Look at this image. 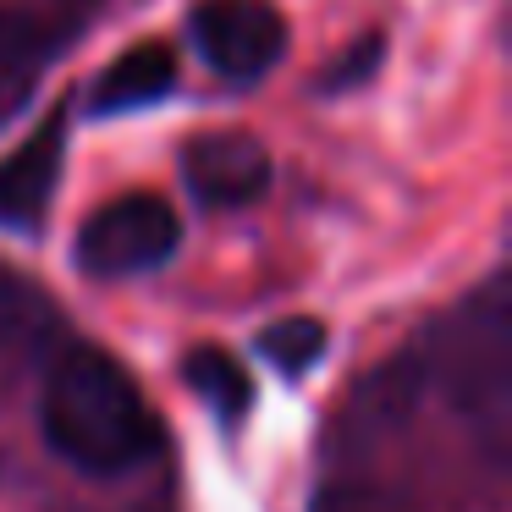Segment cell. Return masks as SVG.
<instances>
[{
  "label": "cell",
  "mask_w": 512,
  "mask_h": 512,
  "mask_svg": "<svg viewBox=\"0 0 512 512\" xmlns=\"http://www.w3.org/2000/svg\"><path fill=\"white\" fill-rule=\"evenodd\" d=\"M45 435L83 474H127L160 446L138 380L105 347H67L45 380Z\"/></svg>",
  "instance_id": "6da1fadb"
},
{
  "label": "cell",
  "mask_w": 512,
  "mask_h": 512,
  "mask_svg": "<svg viewBox=\"0 0 512 512\" xmlns=\"http://www.w3.org/2000/svg\"><path fill=\"white\" fill-rule=\"evenodd\" d=\"M177 210L160 193H122L100 204L78 232V270L94 281H122L166 265L177 254Z\"/></svg>",
  "instance_id": "7a4b0ae2"
},
{
  "label": "cell",
  "mask_w": 512,
  "mask_h": 512,
  "mask_svg": "<svg viewBox=\"0 0 512 512\" xmlns=\"http://www.w3.org/2000/svg\"><path fill=\"white\" fill-rule=\"evenodd\" d=\"M193 45L221 78L254 83L287 50V23L270 0H204L193 12Z\"/></svg>",
  "instance_id": "3957f363"
},
{
  "label": "cell",
  "mask_w": 512,
  "mask_h": 512,
  "mask_svg": "<svg viewBox=\"0 0 512 512\" xmlns=\"http://www.w3.org/2000/svg\"><path fill=\"white\" fill-rule=\"evenodd\" d=\"M182 177L199 204L237 210L270 188V155L254 133H204L182 149Z\"/></svg>",
  "instance_id": "277c9868"
},
{
  "label": "cell",
  "mask_w": 512,
  "mask_h": 512,
  "mask_svg": "<svg viewBox=\"0 0 512 512\" xmlns=\"http://www.w3.org/2000/svg\"><path fill=\"white\" fill-rule=\"evenodd\" d=\"M61 155H67V111L45 116V127L28 133V144H17L0 160V226L34 232L45 221L61 182Z\"/></svg>",
  "instance_id": "5b68a950"
},
{
  "label": "cell",
  "mask_w": 512,
  "mask_h": 512,
  "mask_svg": "<svg viewBox=\"0 0 512 512\" xmlns=\"http://www.w3.org/2000/svg\"><path fill=\"white\" fill-rule=\"evenodd\" d=\"M177 83V56L166 45H133L116 67H105L100 89H94V111H138V105H155L171 94Z\"/></svg>",
  "instance_id": "8992f818"
},
{
  "label": "cell",
  "mask_w": 512,
  "mask_h": 512,
  "mask_svg": "<svg viewBox=\"0 0 512 512\" xmlns=\"http://www.w3.org/2000/svg\"><path fill=\"white\" fill-rule=\"evenodd\" d=\"M56 303H50L45 287L23 276V270L0 265V358L12 353H34L39 342L56 336Z\"/></svg>",
  "instance_id": "52a82bcc"
},
{
  "label": "cell",
  "mask_w": 512,
  "mask_h": 512,
  "mask_svg": "<svg viewBox=\"0 0 512 512\" xmlns=\"http://www.w3.org/2000/svg\"><path fill=\"white\" fill-rule=\"evenodd\" d=\"M182 375L204 397V408H215L221 419H243L248 402H254V380H248V369L226 347H193Z\"/></svg>",
  "instance_id": "ba28073f"
},
{
  "label": "cell",
  "mask_w": 512,
  "mask_h": 512,
  "mask_svg": "<svg viewBox=\"0 0 512 512\" xmlns=\"http://www.w3.org/2000/svg\"><path fill=\"white\" fill-rule=\"evenodd\" d=\"M320 353H325V325L320 320H276V325H265L259 331V358L265 364H276L281 375H309L314 364H320Z\"/></svg>",
  "instance_id": "9c48e42d"
}]
</instances>
